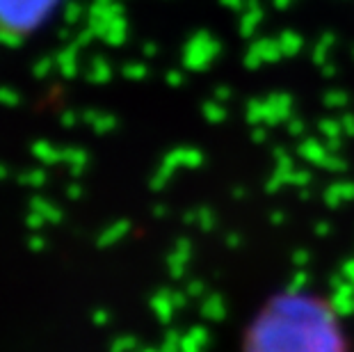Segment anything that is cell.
<instances>
[{
    "label": "cell",
    "mask_w": 354,
    "mask_h": 352,
    "mask_svg": "<svg viewBox=\"0 0 354 352\" xmlns=\"http://www.w3.org/2000/svg\"><path fill=\"white\" fill-rule=\"evenodd\" d=\"M243 352H350L336 309L313 290H281L254 311Z\"/></svg>",
    "instance_id": "1"
},
{
    "label": "cell",
    "mask_w": 354,
    "mask_h": 352,
    "mask_svg": "<svg viewBox=\"0 0 354 352\" xmlns=\"http://www.w3.org/2000/svg\"><path fill=\"white\" fill-rule=\"evenodd\" d=\"M59 5L62 0H0V44L19 46Z\"/></svg>",
    "instance_id": "2"
},
{
    "label": "cell",
    "mask_w": 354,
    "mask_h": 352,
    "mask_svg": "<svg viewBox=\"0 0 354 352\" xmlns=\"http://www.w3.org/2000/svg\"><path fill=\"white\" fill-rule=\"evenodd\" d=\"M30 154L41 165H62V147L50 145L46 140H37L35 145L30 147Z\"/></svg>",
    "instance_id": "3"
},
{
    "label": "cell",
    "mask_w": 354,
    "mask_h": 352,
    "mask_svg": "<svg viewBox=\"0 0 354 352\" xmlns=\"http://www.w3.org/2000/svg\"><path fill=\"white\" fill-rule=\"evenodd\" d=\"M78 50L80 48L71 46V44H66V46L55 55L57 71L62 73L64 78H73L78 73Z\"/></svg>",
    "instance_id": "4"
},
{
    "label": "cell",
    "mask_w": 354,
    "mask_h": 352,
    "mask_svg": "<svg viewBox=\"0 0 354 352\" xmlns=\"http://www.w3.org/2000/svg\"><path fill=\"white\" fill-rule=\"evenodd\" d=\"M30 211L41 215L44 220H46V224H59L62 222V208H59L55 201H50L46 197H35L30 199Z\"/></svg>",
    "instance_id": "5"
},
{
    "label": "cell",
    "mask_w": 354,
    "mask_h": 352,
    "mask_svg": "<svg viewBox=\"0 0 354 352\" xmlns=\"http://www.w3.org/2000/svg\"><path fill=\"white\" fill-rule=\"evenodd\" d=\"M62 165L71 174H80L87 167V154L78 147H64L62 149Z\"/></svg>",
    "instance_id": "6"
},
{
    "label": "cell",
    "mask_w": 354,
    "mask_h": 352,
    "mask_svg": "<svg viewBox=\"0 0 354 352\" xmlns=\"http://www.w3.org/2000/svg\"><path fill=\"white\" fill-rule=\"evenodd\" d=\"M19 183L26 185V188H41L46 183V172L41 167H30L19 174Z\"/></svg>",
    "instance_id": "7"
},
{
    "label": "cell",
    "mask_w": 354,
    "mask_h": 352,
    "mask_svg": "<svg viewBox=\"0 0 354 352\" xmlns=\"http://www.w3.org/2000/svg\"><path fill=\"white\" fill-rule=\"evenodd\" d=\"M55 71H57L55 57H50V55H44L32 64V76L35 78H48L50 73H55Z\"/></svg>",
    "instance_id": "8"
},
{
    "label": "cell",
    "mask_w": 354,
    "mask_h": 352,
    "mask_svg": "<svg viewBox=\"0 0 354 352\" xmlns=\"http://www.w3.org/2000/svg\"><path fill=\"white\" fill-rule=\"evenodd\" d=\"M108 76H110V69L103 59H94L92 66L87 69V78L92 82H103V80H108Z\"/></svg>",
    "instance_id": "9"
},
{
    "label": "cell",
    "mask_w": 354,
    "mask_h": 352,
    "mask_svg": "<svg viewBox=\"0 0 354 352\" xmlns=\"http://www.w3.org/2000/svg\"><path fill=\"white\" fill-rule=\"evenodd\" d=\"M21 103V94L12 87H0V106L3 108H17Z\"/></svg>",
    "instance_id": "10"
},
{
    "label": "cell",
    "mask_w": 354,
    "mask_h": 352,
    "mask_svg": "<svg viewBox=\"0 0 354 352\" xmlns=\"http://www.w3.org/2000/svg\"><path fill=\"white\" fill-rule=\"evenodd\" d=\"M122 229L126 231V227L124 224H115L112 229H108V231H103V236H101V245H110V243H115L117 238H119V234H122Z\"/></svg>",
    "instance_id": "11"
},
{
    "label": "cell",
    "mask_w": 354,
    "mask_h": 352,
    "mask_svg": "<svg viewBox=\"0 0 354 352\" xmlns=\"http://www.w3.org/2000/svg\"><path fill=\"white\" fill-rule=\"evenodd\" d=\"M78 19H80V7L76 3L64 5V21L66 24H76Z\"/></svg>",
    "instance_id": "12"
},
{
    "label": "cell",
    "mask_w": 354,
    "mask_h": 352,
    "mask_svg": "<svg viewBox=\"0 0 354 352\" xmlns=\"http://www.w3.org/2000/svg\"><path fill=\"white\" fill-rule=\"evenodd\" d=\"M28 247H30L32 252H41L44 247H46V238H44L41 234H37V231H35V234L28 238Z\"/></svg>",
    "instance_id": "13"
},
{
    "label": "cell",
    "mask_w": 354,
    "mask_h": 352,
    "mask_svg": "<svg viewBox=\"0 0 354 352\" xmlns=\"http://www.w3.org/2000/svg\"><path fill=\"white\" fill-rule=\"evenodd\" d=\"M82 115H76V112H62V117H59V122H62V126L64 129H76V124H78V119H80Z\"/></svg>",
    "instance_id": "14"
},
{
    "label": "cell",
    "mask_w": 354,
    "mask_h": 352,
    "mask_svg": "<svg viewBox=\"0 0 354 352\" xmlns=\"http://www.w3.org/2000/svg\"><path fill=\"white\" fill-rule=\"evenodd\" d=\"M26 224H28V229H35V231H39L44 224H46V220H44L41 215H37V213H32L30 211L28 213V217H26Z\"/></svg>",
    "instance_id": "15"
},
{
    "label": "cell",
    "mask_w": 354,
    "mask_h": 352,
    "mask_svg": "<svg viewBox=\"0 0 354 352\" xmlns=\"http://www.w3.org/2000/svg\"><path fill=\"white\" fill-rule=\"evenodd\" d=\"M78 194H80V188H78V185H66V197L78 199Z\"/></svg>",
    "instance_id": "16"
},
{
    "label": "cell",
    "mask_w": 354,
    "mask_h": 352,
    "mask_svg": "<svg viewBox=\"0 0 354 352\" xmlns=\"http://www.w3.org/2000/svg\"><path fill=\"white\" fill-rule=\"evenodd\" d=\"M7 174H10V172H7V167H5V165L0 163V181H5V178H7Z\"/></svg>",
    "instance_id": "17"
}]
</instances>
